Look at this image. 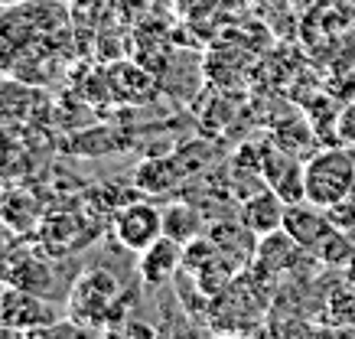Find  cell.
<instances>
[{"label":"cell","instance_id":"6da1fadb","mask_svg":"<svg viewBox=\"0 0 355 339\" xmlns=\"http://www.w3.org/2000/svg\"><path fill=\"white\" fill-rule=\"evenodd\" d=\"M355 193V157L349 147L336 144L316 150L306 160V202L329 209Z\"/></svg>","mask_w":355,"mask_h":339},{"label":"cell","instance_id":"7a4b0ae2","mask_svg":"<svg viewBox=\"0 0 355 339\" xmlns=\"http://www.w3.org/2000/svg\"><path fill=\"white\" fill-rule=\"evenodd\" d=\"M121 297V284L118 277L105 268H92L78 277L72 290H69V300H65V317L76 320V323H101L108 320V310L114 306V300Z\"/></svg>","mask_w":355,"mask_h":339},{"label":"cell","instance_id":"3957f363","mask_svg":"<svg viewBox=\"0 0 355 339\" xmlns=\"http://www.w3.org/2000/svg\"><path fill=\"white\" fill-rule=\"evenodd\" d=\"M59 313L55 306L40 297L36 290L26 287H7L0 290V329H13V333H43L46 327H53Z\"/></svg>","mask_w":355,"mask_h":339},{"label":"cell","instance_id":"277c9868","mask_svg":"<svg viewBox=\"0 0 355 339\" xmlns=\"http://www.w3.org/2000/svg\"><path fill=\"white\" fill-rule=\"evenodd\" d=\"M111 232L121 248L140 254L163 235V212L153 202H128L111 216Z\"/></svg>","mask_w":355,"mask_h":339},{"label":"cell","instance_id":"5b68a950","mask_svg":"<svg viewBox=\"0 0 355 339\" xmlns=\"http://www.w3.org/2000/svg\"><path fill=\"white\" fill-rule=\"evenodd\" d=\"M180 268H183V245L170 235H160L153 245H147L137 254V274L147 287H160L173 281L180 274Z\"/></svg>","mask_w":355,"mask_h":339},{"label":"cell","instance_id":"8992f818","mask_svg":"<svg viewBox=\"0 0 355 339\" xmlns=\"http://www.w3.org/2000/svg\"><path fill=\"white\" fill-rule=\"evenodd\" d=\"M284 229L293 235V241L300 245L306 254H313L326 238H329V232L336 229L329 216H326V209L313 206V202H293L287 206V216H284Z\"/></svg>","mask_w":355,"mask_h":339},{"label":"cell","instance_id":"52a82bcc","mask_svg":"<svg viewBox=\"0 0 355 339\" xmlns=\"http://www.w3.org/2000/svg\"><path fill=\"white\" fill-rule=\"evenodd\" d=\"M284 216H287V202H284L270 186H261V189H254L251 196H241L238 219L245 222L258 238L268 235V232L284 229Z\"/></svg>","mask_w":355,"mask_h":339},{"label":"cell","instance_id":"ba28073f","mask_svg":"<svg viewBox=\"0 0 355 339\" xmlns=\"http://www.w3.org/2000/svg\"><path fill=\"white\" fill-rule=\"evenodd\" d=\"M303 248L293 241V235L287 229H277V232H268L258 238V248H254V268L268 274V277H277L284 271H293L297 261L303 258Z\"/></svg>","mask_w":355,"mask_h":339},{"label":"cell","instance_id":"9c48e42d","mask_svg":"<svg viewBox=\"0 0 355 339\" xmlns=\"http://www.w3.org/2000/svg\"><path fill=\"white\" fill-rule=\"evenodd\" d=\"M209 238L218 245V252L232 254V258H238V261L254 258V248H258V235L248 229L241 219H235V222H216V225L209 229Z\"/></svg>","mask_w":355,"mask_h":339},{"label":"cell","instance_id":"30bf717a","mask_svg":"<svg viewBox=\"0 0 355 339\" xmlns=\"http://www.w3.org/2000/svg\"><path fill=\"white\" fill-rule=\"evenodd\" d=\"M163 235L176 238L180 245L199 238L202 235V216L186 202H173V206L163 209Z\"/></svg>","mask_w":355,"mask_h":339},{"label":"cell","instance_id":"8fae6325","mask_svg":"<svg viewBox=\"0 0 355 339\" xmlns=\"http://www.w3.org/2000/svg\"><path fill=\"white\" fill-rule=\"evenodd\" d=\"M310 258H316V261H323V264H336V268H343V264L355 261V245L349 241V232L333 229L329 232V238H326L323 245L310 254Z\"/></svg>","mask_w":355,"mask_h":339},{"label":"cell","instance_id":"7c38bea8","mask_svg":"<svg viewBox=\"0 0 355 339\" xmlns=\"http://www.w3.org/2000/svg\"><path fill=\"white\" fill-rule=\"evenodd\" d=\"M336 144L343 147H355V105H345L339 114H336Z\"/></svg>","mask_w":355,"mask_h":339},{"label":"cell","instance_id":"4fadbf2b","mask_svg":"<svg viewBox=\"0 0 355 339\" xmlns=\"http://www.w3.org/2000/svg\"><path fill=\"white\" fill-rule=\"evenodd\" d=\"M326 216H329V222H333L336 229L349 232L355 225V199L349 196V199H343V202L329 206V209H326Z\"/></svg>","mask_w":355,"mask_h":339}]
</instances>
